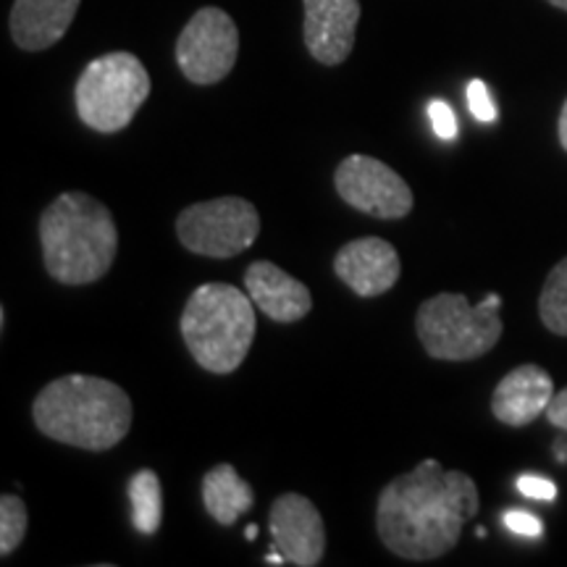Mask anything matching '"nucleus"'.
<instances>
[{"label": "nucleus", "mask_w": 567, "mask_h": 567, "mask_svg": "<svg viewBox=\"0 0 567 567\" xmlns=\"http://www.w3.org/2000/svg\"><path fill=\"white\" fill-rule=\"evenodd\" d=\"M151 95V74L137 55L116 51L95 59L74 87L76 113L90 130L122 132Z\"/></svg>", "instance_id": "nucleus-6"}, {"label": "nucleus", "mask_w": 567, "mask_h": 567, "mask_svg": "<svg viewBox=\"0 0 567 567\" xmlns=\"http://www.w3.org/2000/svg\"><path fill=\"white\" fill-rule=\"evenodd\" d=\"M478 486L463 471L423 460L389 481L375 507L381 544L410 563H429L457 547L465 523L478 515Z\"/></svg>", "instance_id": "nucleus-1"}, {"label": "nucleus", "mask_w": 567, "mask_h": 567, "mask_svg": "<svg viewBox=\"0 0 567 567\" xmlns=\"http://www.w3.org/2000/svg\"><path fill=\"white\" fill-rule=\"evenodd\" d=\"M467 109H471V113L478 118V122L484 124L496 122V105L492 101V92H488L486 82L473 80L467 84Z\"/></svg>", "instance_id": "nucleus-20"}, {"label": "nucleus", "mask_w": 567, "mask_h": 567, "mask_svg": "<svg viewBox=\"0 0 567 567\" xmlns=\"http://www.w3.org/2000/svg\"><path fill=\"white\" fill-rule=\"evenodd\" d=\"M337 193L365 216L396 221L413 210V189L394 168L371 155H347L334 174Z\"/></svg>", "instance_id": "nucleus-9"}, {"label": "nucleus", "mask_w": 567, "mask_h": 567, "mask_svg": "<svg viewBox=\"0 0 567 567\" xmlns=\"http://www.w3.org/2000/svg\"><path fill=\"white\" fill-rule=\"evenodd\" d=\"M182 337L195 363L208 373H234L255 339V302L231 284H200L184 305Z\"/></svg>", "instance_id": "nucleus-4"}, {"label": "nucleus", "mask_w": 567, "mask_h": 567, "mask_svg": "<svg viewBox=\"0 0 567 567\" xmlns=\"http://www.w3.org/2000/svg\"><path fill=\"white\" fill-rule=\"evenodd\" d=\"M179 243L203 258H234L250 250L260 234V213L245 197L195 203L176 218Z\"/></svg>", "instance_id": "nucleus-7"}, {"label": "nucleus", "mask_w": 567, "mask_h": 567, "mask_svg": "<svg viewBox=\"0 0 567 567\" xmlns=\"http://www.w3.org/2000/svg\"><path fill=\"white\" fill-rule=\"evenodd\" d=\"M82 0H17L11 9V38L21 51H45L69 32Z\"/></svg>", "instance_id": "nucleus-15"}, {"label": "nucleus", "mask_w": 567, "mask_h": 567, "mask_svg": "<svg viewBox=\"0 0 567 567\" xmlns=\"http://www.w3.org/2000/svg\"><path fill=\"white\" fill-rule=\"evenodd\" d=\"M27 526H30V513L17 494H3L0 499V555L9 557L24 542Z\"/></svg>", "instance_id": "nucleus-19"}, {"label": "nucleus", "mask_w": 567, "mask_h": 567, "mask_svg": "<svg viewBox=\"0 0 567 567\" xmlns=\"http://www.w3.org/2000/svg\"><path fill=\"white\" fill-rule=\"evenodd\" d=\"M517 492L528 499H542V502H551L557 496V486L555 481L544 478V476H520L517 478Z\"/></svg>", "instance_id": "nucleus-22"}, {"label": "nucleus", "mask_w": 567, "mask_h": 567, "mask_svg": "<svg viewBox=\"0 0 567 567\" xmlns=\"http://www.w3.org/2000/svg\"><path fill=\"white\" fill-rule=\"evenodd\" d=\"M245 289L255 308L276 323H297L313 310V295L271 260H255L245 271Z\"/></svg>", "instance_id": "nucleus-14"}, {"label": "nucleus", "mask_w": 567, "mask_h": 567, "mask_svg": "<svg viewBox=\"0 0 567 567\" xmlns=\"http://www.w3.org/2000/svg\"><path fill=\"white\" fill-rule=\"evenodd\" d=\"M40 243L45 271L59 284L82 287L103 279L118 252L113 213L84 193H63L42 210Z\"/></svg>", "instance_id": "nucleus-3"}, {"label": "nucleus", "mask_w": 567, "mask_h": 567, "mask_svg": "<svg viewBox=\"0 0 567 567\" xmlns=\"http://www.w3.org/2000/svg\"><path fill=\"white\" fill-rule=\"evenodd\" d=\"M547 417H549V423L557 425L559 431H567V386L559 389V392L555 394V400L549 402Z\"/></svg>", "instance_id": "nucleus-24"}, {"label": "nucleus", "mask_w": 567, "mask_h": 567, "mask_svg": "<svg viewBox=\"0 0 567 567\" xmlns=\"http://www.w3.org/2000/svg\"><path fill=\"white\" fill-rule=\"evenodd\" d=\"M130 502H132V523L142 536L158 534L163 523V486L158 473L142 471L130 478Z\"/></svg>", "instance_id": "nucleus-17"}, {"label": "nucleus", "mask_w": 567, "mask_h": 567, "mask_svg": "<svg viewBox=\"0 0 567 567\" xmlns=\"http://www.w3.org/2000/svg\"><path fill=\"white\" fill-rule=\"evenodd\" d=\"M538 316L551 334L567 337V258L551 268L538 297Z\"/></svg>", "instance_id": "nucleus-18"}, {"label": "nucleus", "mask_w": 567, "mask_h": 567, "mask_svg": "<svg viewBox=\"0 0 567 567\" xmlns=\"http://www.w3.org/2000/svg\"><path fill=\"white\" fill-rule=\"evenodd\" d=\"M305 48L323 66H339L354 48L360 0H302Z\"/></svg>", "instance_id": "nucleus-11"}, {"label": "nucleus", "mask_w": 567, "mask_h": 567, "mask_svg": "<svg viewBox=\"0 0 567 567\" xmlns=\"http://www.w3.org/2000/svg\"><path fill=\"white\" fill-rule=\"evenodd\" d=\"M555 381L542 365H517L499 381L492 396V413L499 423L523 429L538 415H547L555 400Z\"/></svg>", "instance_id": "nucleus-13"}, {"label": "nucleus", "mask_w": 567, "mask_h": 567, "mask_svg": "<svg viewBox=\"0 0 567 567\" xmlns=\"http://www.w3.org/2000/svg\"><path fill=\"white\" fill-rule=\"evenodd\" d=\"M505 526L517 536H530V538L542 536V530H544L542 520H538L536 515L526 513V509H509V513L505 515Z\"/></svg>", "instance_id": "nucleus-23"}, {"label": "nucleus", "mask_w": 567, "mask_h": 567, "mask_svg": "<svg viewBox=\"0 0 567 567\" xmlns=\"http://www.w3.org/2000/svg\"><path fill=\"white\" fill-rule=\"evenodd\" d=\"M274 544L289 565L316 567L326 555V526L308 496L287 492L276 496L268 513Z\"/></svg>", "instance_id": "nucleus-10"}, {"label": "nucleus", "mask_w": 567, "mask_h": 567, "mask_svg": "<svg viewBox=\"0 0 567 567\" xmlns=\"http://www.w3.org/2000/svg\"><path fill=\"white\" fill-rule=\"evenodd\" d=\"M239 53V32L229 13L200 9L176 42V63L193 84H216L231 74Z\"/></svg>", "instance_id": "nucleus-8"}, {"label": "nucleus", "mask_w": 567, "mask_h": 567, "mask_svg": "<svg viewBox=\"0 0 567 567\" xmlns=\"http://www.w3.org/2000/svg\"><path fill=\"white\" fill-rule=\"evenodd\" d=\"M502 297L486 295L484 302L471 305L465 295L442 292L421 305L415 331L423 350L434 360H478L492 352L502 339Z\"/></svg>", "instance_id": "nucleus-5"}, {"label": "nucleus", "mask_w": 567, "mask_h": 567, "mask_svg": "<svg viewBox=\"0 0 567 567\" xmlns=\"http://www.w3.org/2000/svg\"><path fill=\"white\" fill-rule=\"evenodd\" d=\"M203 505L208 515L221 526H234L239 515L255 505V492L247 481L239 476L237 467L221 463L210 467L203 478Z\"/></svg>", "instance_id": "nucleus-16"}, {"label": "nucleus", "mask_w": 567, "mask_h": 567, "mask_svg": "<svg viewBox=\"0 0 567 567\" xmlns=\"http://www.w3.org/2000/svg\"><path fill=\"white\" fill-rule=\"evenodd\" d=\"M551 6H557V9H563V11H567V0H549Z\"/></svg>", "instance_id": "nucleus-27"}, {"label": "nucleus", "mask_w": 567, "mask_h": 567, "mask_svg": "<svg viewBox=\"0 0 567 567\" xmlns=\"http://www.w3.org/2000/svg\"><path fill=\"white\" fill-rule=\"evenodd\" d=\"M245 536H247V538H250V542H252V538H255V536H258V526H247V530H245Z\"/></svg>", "instance_id": "nucleus-26"}, {"label": "nucleus", "mask_w": 567, "mask_h": 567, "mask_svg": "<svg viewBox=\"0 0 567 567\" xmlns=\"http://www.w3.org/2000/svg\"><path fill=\"white\" fill-rule=\"evenodd\" d=\"M334 274L360 297H379L394 287L402 274L394 245L381 237L347 243L334 258Z\"/></svg>", "instance_id": "nucleus-12"}, {"label": "nucleus", "mask_w": 567, "mask_h": 567, "mask_svg": "<svg viewBox=\"0 0 567 567\" xmlns=\"http://www.w3.org/2000/svg\"><path fill=\"white\" fill-rule=\"evenodd\" d=\"M429 116H431V126H434L439 140H455L457 137V116H455V111H452L450 103L431 101Z\"/></svg>", "instance_id": "nucleus-21"}, {"label": "nucleus", "mask_w": 567, "mask_h": 567, "mask_svg": "<svg viewBox=\"0 0 567 567\" xmlns=\"http://www.w3.org/2000/svg\"><path fill=\"white\" fill-rule=\"evenodd\" d=\"M557 134H559V145H563V151L567 153V101H565V105H563V111H559Z\"/></svg>", "instance_id": "nucleus-25"}, {"label": "nucleus", "mask_w": 567, "mask_h": 567, "mask_svg": "<svg viewBox=\"0 0 567 567\" xmlns=\"http://www.w3.org/2000/svg\"><path fill=\"white\" fill-rule=\"evenodd\" d=\"M34 425L53 442L109 452L132 429V400L122 386L97 375H63L32 402Z\"/></svg>", "instance_id": "nucleus-2"}]
</instances>
